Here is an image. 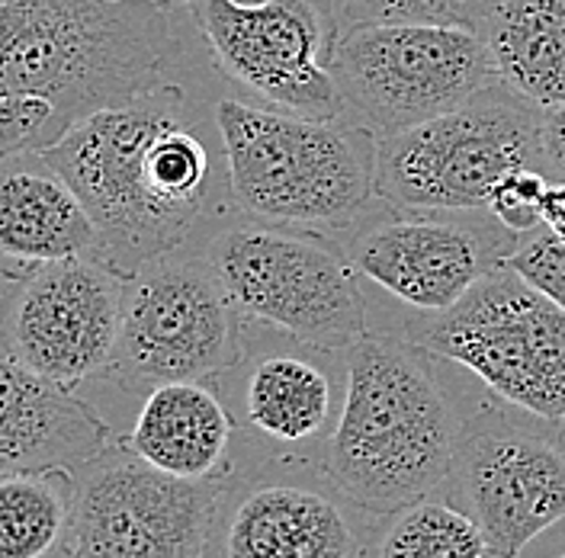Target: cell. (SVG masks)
Wrapping results in <instances>:
<instances>
[{
  "instance_id": "6da1fadb",
  "label": "cell",
  "mask_w": 565,
  "mask_h": 558,
  "mask_svg": "<svg viewBox=\"0 0 565 558\" xmlns=\"http://www.w3.org/2000/svg\"><path fill=\"white\" fill-rule=\"evenodd\" d=\"M45 161L97 228V260L132 277L148 260L203 247L235 215L215 100L193 81L161 84L71 126Z\"/></svg>"
},
{
  "instance_id": "7a4b0ae2",
  "label": "cell",
  "mask_w": 565,
  "mask_h": 558,
  "mask_svg": "<svg viewBox=\"0 0 565 558\" xmlns=\"http://www.w3.org/2000/svg\"><path fill=\"white\" fill-rule=\"evenodd\" d=\"M212 65L193 13L0 0V158L45 151L90 112Z\"/></svg>"
},
{
  "instance_id": "3957f363",
  "label": "cell",
  "mask_w": 565,
  "mask_h": 558,
  "mask_svg": "<svg viewBox=\"0 0 565 558\" xmlns=\"http://www.w3.org/2000/svg\"><path fill=\"white\" fill-rule=\"evenodd\" d=\"M402 331H366L348 350V385L324 440V472L363 514H392L447 489L466 420Z\"/></svg>"
},
{
  "instance_id": "277c9868",
  "label": "cell",
  "mask_w": 565,
  "mask_h": 558,
  "mask_svg": "<svg viewBox=\"0 0 565 558\" xmlns=\"http://www.w3.org/2000/svg\"><path fill=\"white\" fill-rule=\"evenodd\" d=\"M235 210L286 228L344 235L373 210L380 136L356 116L312 119L215 97Z\"/></svg>"
},
{
  "instance_id": "5b68a950",
  "label": "cell",
  "mask_w": 565,
  "mask_h": 558,
  "mask_svg": "<svg viewBox=\"0 0 565 558\" xmlns=\"http://www.w3.org/2000/svg\"><path fill=\"white\" fill-rule=\"evenodd\" d=\"M206 257L254 328L328 353H348L370 331L360 273L334 235L235 215Z\"/></svg>"
},
{
  "instance_id": "8992f818",
  "label": "cell",
  "mask_w": 565,
  "mask_h": 558,
  "mask_svg": "<svg viewBox=\"0 0 565 558\" xmlns=\"http://www.w3.org/2000/svg\"><path fill=\"white\" fill-rule=\"evenodd\" d=\"M444 363L462 366L508 408L565 420V312L508 264L447 312H415L398 328Z\"/></svg>"
},
{
  "instance_id": "52a82bcc",
  "label": "cell",
  "mask_w": 565,
  "mask_h": 558,
  "mask_svg": "<svg viewBox=\"0 0 565 558\" xmlns=\"http://www.w3.org/2000/svg\"><path fill=\"white\" fill-rule=\"evenodd\" d=\"M250 324L203 247L161 254L126 279L106 379L148 395L168 383H215L247 356Z\"/></svg>"
},
{
  "instance_id": "ba28073f",
  "label": "cell",
  "mask_w": 565,
  "mask_h": 558,
  "mask_svg": "<svg viewBox=\"0 0 565 558\" xmlns=\"http://www.w3.org/2000/svg\"><path fill=\"white\" fill-rule=\"evenodd\" d=\"M540 109L494 81L457 109L380 139L376 200L395 210L482 212L501 176L540 168Z\"/></svg>"
},
{
  "instance_id": "9c48e42d",
  "label": "cell",
  "mask_w": 565,
  "mask_h": 558,
  "mask_svg": "<svg viewBox=\"0 0 565 558\" xmlns=\"http://www.w3.org/2000/svg\"><path fill=\"white\" fill-rule=\"evenodd\" d=\"M190 13L212 71L245 100L312 119L348 116L334 81L338 0H196Z\"/></svg>"
},
{
  "instance_id": "30bf717a",
  "label": "cell",
  "mask_w": 565,
  "mask_h": 558,
  "mask_svg": "<svg viewBox=\"0 0 565 558\" xmlns=\"http://www.w3.org/2000/svg\"><path fill=\"white\" fill-rule=\"evenodd\" d=\"M334 81L380 139L444 116L494 84L482 35L459 26H344Z\"/></svg>"
},
{
  "instance_id": "8fae6325",
  "label": "cell",
  "mask_w": 565,
  "mask_h": 558,
  "mask_svg": "<svg viewBox=\"0 0 565 558\" xmlns=\"http://www.w3.org/2000/svg\"><path fill=\"white\" fill-rule=\"evenodd\" d=\"M225 475L177 479L113 440L74 469L71 549L81 558H206Z\"/></svg>"
},
{
  "instance_id": "7c38bea8",
  "label": "cell",
  "mask_w": 565,
  "mask_h": 558,
  "mask_svg": "<svg viewBox=\"0 0 565 558\" xmlns=\"http://www.w3.org/2000/svg\"><path fill=\"white\" fill-rule=\"evenodd\" d=\"M524 411L482 405L462 423L447 479L459 511L479 526L494 558H518L550 526L565 521V450L553 430Z\"/></svg>"
},
{
  "instance_id": "4fadbf2b",
  "label": "cell",
  "mask_w": 565,
  "mask_h": 558,
  "mask_svg": "<svg viewBox=\"0 0 565 558\" xmlns=\"http://www.w3.org/2000/svg\"><path fill=\"white\" fill-rule=\"evenodd\" d=\"M344 235L353 270L415 312H447L521 242L486 210L415 212L383 200Z\"/></svg>"
},
{
  "instance_id": "5bb4252c",
  "label": "cell",
  "mask_w": 565,
  "mask_h": 558,
  "mask_svg": "<svg viewBox=\"0 0 565 558\" xmlns=\"http://www.w3.org/2000/svg\"><path fill=\"white\" fill-rule=\"evenodd\" d=\"M126 277L97 257H74L7 282L0 299V350L58 385L106 379Z\"/></svg>"
},
{
  "instance_id": "9a60e30c",
  "label": "cell",
  "mask_w": 565,
  "mask_h": 558,
  "mask_svg": "<svg viewBox=\"0 0 565 558\" xmlns=\"http://www.w3.org/2000/svg\"><path fill=\"white\" fill-rule=\"evenodd\" d=\"M351 501L324 465L274 455L254 472H228L206 558H363Z\"/></svg>"
},
{
  "instance_id": "2e32d148",
  "label": "cell",
  "mask_w": 565,
  "mask_h": 558,
  "mask_svg": "<svg viewBox=\"0 0 565 558\" xmlns=\"http://www.w3.org/2000/svg\"><path fill=\"white\" fill-rule=\"evenodd\" d=\"M116 440L68 385L52 383L0 350V475L74 472Z\"/></svg>"
},
{
  "instance_id": "e0dca14e",
  "label": "cell",
  "mask_w": 565,
  "mask_h": 558,
  "mask_svg": "<svg viewBox=\"0 0 565 558\" xmlns=\"http://www.w3.org/2000/svg\"><path fill=\"white\" fill-rule=\"evenodd\" d=\"M74 257H97V228L74 186L42 151L0 158L3 279L10 282Z\"/></svg>"
},
{
  "instance_id": "ac0fdd59",
  "label": "cell",
  "mask_w": 565,
  "mask_h": 558,
  "mask_svg": "<svg viewBox=\"0 0 565 558\" xmlns=\"http://www.w3.org/2000/svg\"><path fill=\"white\" fill-rule=\"evenodd\" d=\"M235 418L212 383H168L145 395L126 443L177 479L228 475Z\"/></svg>"
},
{
  "instance_id": "d6986e66",
  "label": "cell",
  "mask_w": 565,
  "mask_h": 558,
  "mask_svg": "<svg viewBox=\"0 0 565 558\" xmlns=\"http://www.w3.org/2000/svg\"><path fill=\"white\" fill-rule=\"evenodd\" d=\"M328 350L292 347L264 350L247 366L242 385L245 420L282 447H299L321 437L334 411V385L321 363Z\"/></svg>"
},
{
  "instance_id": "ffe728a7",
  "label": "cell",
  "mask_w": 565,
  "mask_h": 558,
  "mask_svg": "<svg viewBox=\"0 0 565 558\" xmlns=\"http://www.w3.org/2000/svg\"><path fill=\"white\" fill-rule=\"evenodd\" d=\"M479 35L498 84L540 112L565 106V0H498Z\"/></svg>"
},
{
  "instance_id": "44dd1931",
  "label": "cell",
  "mask_w": 565,
  "mask_h": 558,
  "mask_svg": "<svg viewBox=\"0 0 565 558\" xmlns=\"http://www.w3.org/2000/svg\"><path fill=\"white\" fill-rule=\"evenodd\" d=\"M74 472L0 475V558H55L71 546Z\"/></svg>"
},
{
  "instance_id": "7402d4cb",
  "label": "cell",
  "mask_w": 565,
  "mask_h": 558,
  "mask_svg": "<svg viewBox=\"0 0 565 558\" xmlns=\"http://www.w3.org/2000/svg\"><path fill=\"white\" fill-rule=\"evenodd\" d=\"M486 536L454 501L434 494L408 507L383 514V524L366 533L363 558H482Z\"/></svg>"
},
{
  "instance_id": "603a6c76",
  "label": "cell",
  "mask_w": 565,
  "mask_h": 558,
  "mask_svg": "<svg viewBox=\"0 0 565 558\" xmlns=\"http://www.w3.org/2000/svg\"><path fill=\"white\" fill-rule=\"evenodd\" d=\"M498 0H341V26H459L479 33Z\"/></svg>"
},
{
  "instance_id": "cb8c5ba5",
  "label": "cell",
  "mask_w": 565,
  "mask_h": 558,
  "mask_svg": "<svg viewBox=\"0 0 565 558\" xmlns=\"http://www.w3.org/2000/svg\"><path fill=\"white\" fill-rule=\"evenodd\" d=\"M550 186V176L543 174V168H518L511 174H504L494 183L492 196L486 212L492 215L498 225H504L511 235L524 238L530 232H536L543 225L540 206H543V193Z\"/></svg>"
},
{
  "instance_id": "d4e9b609",
  "label": "cell",
  "mask_w": 565,
  "mask_h": 558,
  "mask_svg": "<svg viewBox=\"0 0 565 558\" xmlns=\"http://www.w3.org/2000/svg\"><path fill=\"white\" fill-rule=\"evenodd\" d=\"M504 264L565 312V242L553 232L540 225L536 232L524 235Z\"/></svg>"
},
{
  "instance_id": "484cf974",
  "label": "cell",
  "mask_w": 565,
  "mask_h": 558,
  "mask_svg": "<svg viewBox=\"0 0 565 558\" xmlns=\"http://www.w3.org/2000/svg\"><path fill=\"white\" fill-rule=\"evenodd\" d=\"M540 168L556 183H565V106L543 112L540 122Z\"/></svg>"
},
{
  "instance_id": "4316f807",
  "label": "cell",
  "mask_w": 565,
  "mask_h": 558,
  "mask_svg": "<svg viewBox=\"0 0 565 558\" xmlns=\"http://www.w3.org/2000/svg\"><path fill=\"white\" fill-rule=\"evenodd\" d=\"M543 228L553 232L559 242H565V183L550 180L546 193H543V206H540Z\"/></svg>"
},
{
  "instance_id": "83f0119b",
  "label": "cell",
  "mask_w": 565,
  "mask_h": 558,
  "mask_svg": "<svg viewBox=\"0 0 565 558\" xmlns=\"http://www.w3.org/2000/svg\"><path fill=\"white\" fill-rule=\"evenodd\" d=\"M100 3H113V7H151V10H164V13H183V10L196 7V0H100Z\"/></svg>"
},
{
  "instance_id": "f1b7e54d",
  "label": "cell",
  "mask_w": 565,
  "mask_h": 558,
  "mask_svg": "<svg viewBox=\"0 0 565 558\" xmlns=\"http://www.w3.org/2000/svg\"><path fill=\"white\" fill-rule=\"evenodd\" d=\"M556 437H559V443H563V450H565V420L563 423H556Z\"/></svg>"
},
{
  "instance_id": "f546056e",
  "label": "cell",
  "mask_w": 565,
  "mask_h": 558,
  "mask_svg": "<svg viewBox=\"0 0 565 558\" xmlns=\"http://www.w3.org/2000/svg\"><path fill=\"white\" fill-rule=\"evenodd\" d=\"M55 558H81V556H77V552H74V549H71V546H68L65 552H58V556H55Z\"/></svg>"
},
{
  "instance_id": "4dcf8cb0",
  "label": "cell",
  "mask_w": 565,
  "mask_h": 558,
  "mask_svg": "<svg viewBox=\"0 0 565 558\" xmlns=\"http://www.w3.org/2000/svg\"><path fill=\"white\" fill-rule=\"evenodd\" d=\"M3 292H7V279H3V273H0V299H3Z\"/></svg>"
},
{
  "instance_id": "1f68e13d",
  "label": "cell",
  "mask_w": 565,
  "mask_h": 558,
  "mask_svg": "<svg viewBox=\"0 0 565 558\" xmlns=\"http://www.w3.org/2000/svg\"><path fill=\"white\" fill-rule=\"evenodd\" d=\"M556 558H565V552H563V556H556Z\"/></svg>"
}]
</instances>
